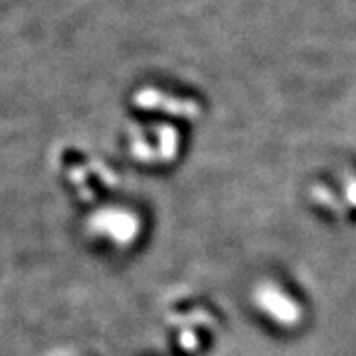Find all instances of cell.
Instances as JSON below:
<instances>
[{
	"label": "cell",
	"instance_id": "cell-1",
	"mask_svg": "<svg viewBox=\"0 0 356 356\" xmlns=\"http://www.w3.org/2000/svg\"><path fill=\"white\" fill-rule=\"evenodd\" d=\"M89 228L119 245H129L139 236V218L127 210L107 208L89 220Z\"/></svg>",
	"mask_w": 356,
	"mask_h": 356
},
{
	"label": "cell",
	"instance_id": "cell-4",
	"mask_svg": "<svg viewBox=\"0 0 356 356\" xmlns=\"http://www.w3.org/2000/svg\"><path fill=\"white\" fill-rule=\"evenodd\" d=\"M159 139H161V145H159V161H170L177 156V147H178V135L177 131L168 125H163L159 127Z\"/></svg>",
	"mask_w": 356,
	"mask_h": 356
},
{
	"label": "cell",
	"instance_id": "cell-5",
	"mask_svg": "<svg viewBox=\"0 0 356 356\" xmlns=\"http://www.w3.org/2000/svg\"><path fill=\"white\" fill-rule=\"evenodd\" d=\"M344 200L348 206L356 208V178H350L344 186Z\"/></svg>",
	"mask_w": 356,
	"mask_h": 356
},
{
	"label": "cell",
	"instance_id": "cell-3",
	"mask_svg": "<svg viewBox=\"0 0 356 356\" xmlns=\"http://www.w3.org/2000/svg\"><path fill=\"white\" fill-rule=\"evenodd\" d=\"M135 105L143 109H161L170 115H180V117H196L200 113L198 105L191 99H177L151 88L140 89L135 95Z\"/></svg>",
	"mask_w": 356,
	"mask_h": 356
},
{
	"label": "cell",
	"instance_id": "cell-2",
	"mask_svg": "<svg viewBox=\"0 0 356 356\" xmlns=\"http://www.w3.org/2000/svg\"><path fill=\"white\" fill-rule=\"evenodd\" d=\"M255 303L281 325H293L299 321V307L275 285H259L255 291Z\"/></svg>",
	"mask_w": 356,
	"mask_h": 356
}]
</instances>
